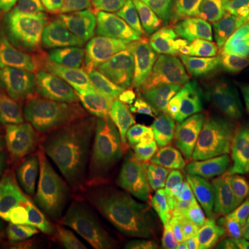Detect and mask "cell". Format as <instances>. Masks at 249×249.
Wrapping results in <instances>:
<instances>
[{"label": "cell", "mask_w": 249, "mask_h": 249, "mask_svg": "<svg viewBox=\"0 0 249 249\" xmlns=\"http://www.w3.org/2000/svg\"><path fill=\"white\" fill-rule=\"evenodd\" d=\"M169 109L170 101L162 94L133 93L101 100L96 118L130 133L160 136L166 130Z\"/></svg>", "instance_id": "obj_12"}, {"label": "cell", "mask_w": 249, "mask_h": 249, "mask_svg": "<svg viewBox=\"0 0 249 249\" xmlns=\"http://www.w3.org/2000/svg\"><path fill=\"white\" fill-rule=\"evenodd\" d=\"M188 18L196 22L232 25L249 9V0H183Z\"/></svg>", "instance_id": "obj_17"}, {"label": "cell", "mask_w": 249, "mask_h": 249, "mask_svg": "<svg viewBox=\"0 0 249 249\" xmlns=\"http://www.w3.org/2000/svg\"><path fill=\"white\" fill-rule=\"evenodd\" d=\"M96 35L89 25L49 28L19 22L4 43V65L18 83L46 103L76 100Z\"/></svg>", "instance_id": "obj_1"}, {"label": "cell", "mask_w": 249, "mask_h": 249, "mask_svg": "<svg viewBox=\"0 0 249 249\" xmlns=\"http://www.w3.org/2000/svg\"><path fill=\"white\" fill-rule=\"evenodd\" d=\"M191 249H229L217 230L206 234H194Z\"/></svg>", "instance_id": "obj_23"}, {"label": "cell", "mask_w": 249, "mask_h": 249, "mask_svg": "<svg viewBox=\"0 0 249 249\" xmlns=\"http://www.w3.org/2000/svg\"><path fill=\"white\" fill-rule=\"evenodd\" d=\"M37 0H0V27L19 22L32 10Z\"/></svg>", "instance_id": "obj_21"}, {"label": "cell", "mask_w": 249, "mask_h": 249, "mask_svg": "<svg viewBox=\"0 0 249 249\" xmlns=\"http://www.w3.org/2000/svg\"><path fill=\"white\" fill-rule=\"evenodd\" d=\"M193 248V237L190 232L173 231L162 235L160 238L145 242L134 249H191Z\"/></svg>", "instance_id": "obj_22"}, {"label": "cell", "mask_w": 249, "mask_h": 249, "mask_svg": "<svg viewBox=\"0 0 249 249\" xmlns=\"http://www.w3.org/2000/svg\"><path fill=\"white\" fill-rule=\"evenodd\" d=\"M85 9L98 25L114 27L121 25L129 0H82Z\"/></svg>", "instance_id": "obj_20"}, {"label": "cell", "mask_w": 249, "mask_h": 249, "mask_svg": "<svg viewBox=\"0 0 249 249\" xmlns=\"http://www.w3.org/2000/svg\"><path fill=\"white\" fill-rule=\"evenodd\" d=\"M46 229L62 249H134L176 231L157 205L114 204L67 191L53 198Z\"/></svg>", "instance_id": "obj_2"}, {"label": "cell", "mask_w": 249, "mask_h": 249, "mask_svg": "<svg viewBox=\"0 0 249 249\" xmlns=\"http://www.w3.org/2000/svg\"><path fill=\"white\" fill-rule=\"evenodd\" d=\"M73 124L88 136L89 142L119 154L142 170L152 183L191 178L180 160L176 145L169 139L130 133L89 115L73 119Z\"/></svg>", "instance_id": "obj_7"}, {"label": "cell", "mask_w": 249, "mask_h": 249, "mask_svg": "<svg viewBox=\"0 0 249 249\" xmlns=\"http://www.w3.org/2000/svg\"><path fill=\"white\" fill-rule=\"evenodd\" d=\"M73 118L25 90L3 64L0 67V134H27L68 144Z\"/></svg>", "instance_id": "obj_8"}, {"label": "cell", "mask_w": 249, "mask_h": 249, "mask_svg": "<svg viewBox=\"0 0 249 249\" xmlns=\"http://www.w3.org/2000/svg\"><path fill=\"white\" fill-rule=\"evenodd\" d=\"M116 36L139 61L168 83L181 79L188 71L194 39L181 19L124 27Z\"/></svg>", "instance_id": "obj_9"}, {"label": "cell", "mask_w": 249, "mask_h": 249, "mask_svg": "<svg viewBox=\"0 0 249 249\" xmlns=\"http://www.w3.org/2000/svg\"><path fill=\"white\" fill-rule=\"evenodd\" d=\"M216 230L229 249H249V206L234 196L227 199Z\"/></svg>", "instance_id": "obj_18"}, {"label": "cell", "mask_w": 249, "mask_h": 249, "mask_svg": "<svg viewBox=\"0 0 249 249\" xmlns=\"http://www.w3.org/2000/svg\"><path fill=\"white\" fill-rule=\"evenodd\" d=\"M183 0H129L122 27H137L178 17Z\"/></svg>", "instance_id": "obj_19"}, {"label": "cell", "mask_w": 249, "mask_h": 249, "mask_svg": "<svg viewBox=\"0 0 249 249\" xmlns=\"http://www.w3.org/2000/svg\"><path fill=\"white\" fill-rule=\"evenodd\" d=\"M172 222L191 234H206L217 229L226 198L198 184L193 178L152 183Z\"/></svg>", "instance_id": "obj_10"}, {"label": "cell", "mask_w": 249, "mask_h": 249, "mask_svg": "<svg viewBox=\"0 0 249 249\" xmlns=\"http://www.w3.org/2000/svg\"><path fill=\"white\" fill-rule=\"evenodd\" d=\"M232 29L249 40V9L235 24H232Z\"/></svg>", "instance_id": "obj_24"}, {"label": "cell", "mask_w": 249, "mask_h": 249, "mask_svg": "<svg viewBox=\"0 0 249 249\" xmlns=\"http://www.w3.org/2000/svg\"><path fill=\"white\" fill-rule=\"evenodd\" d=\"M25 249H62L57 244L55 245H43V247H37V248H25Z\"/></svg>", "instance_id": "obj_26"}, {"label": "cell", "mask_w": 249, "mask_h": 249, "mask_svg": "<svg viewBox=\"0 0 249 249\" xmlns=\"http://www.w3.org/2000/svg\"><path fill=\"white\" fill-rule=\"evenodd\" d=\"M247 100L249 80L204 71L184 75L170 96L168 139L178 147L227 109Z\"/></svg>", "instance_id": "obj_5"}, {"label": "cell", "mask_w": 249, "mask_h": 249, "mask_svg": "<svg viewBox=\"0 0 249 249\" xmlns=\"http://www.w3.org/2000/svg\"><path fill=\"white\" fill-rule=\"evenodd\" d=\"M82 0H37L22 22L49 28H75L89 22Z\"/></svg>", "instance_id": "obj_16"}, {"label": "cell", "mask_w": 249, "mask_h": 249, "mask_svg": "<svg viewBox=\"0 0 249 249\" xmlns=\"http://www.w3.org/2000/svg\"><path fill=\"white\" fill-rule=\"evenodd\" d=\"M0 178L36 204L53 199L71 183V148L46 137L0 134Z\"/></svg>", "instance_id": "obj_3"}, {"label": "cell", "mask_w": 249, "mask_h": 249, "mask_svg": "<svg viewBox=\"0 0 249 249\" xmlns=\"http://www.w3.org/2000/svg\"><path fill=\"white\" fill-rule=\"evenodd\" d=\"M237 199L241 201L242 204H245L247 206H249V180L244 184V186L241 187L240 190H238V193H237Z\"/></svg>", "instance_id": "obj_25"}, {"label": "cell", "mask_w": 249, "mask_h": 249, "mask_svg": "<svg viewBox=\"0 0 249 249\" xmlns=\"http://www.w3.org/2000/svg\"><path fill=\"white\" fill-rule=\"evenodd\" d=\"M71 183L79 194L114 204L150 206L160 202L152 181L142 170L89 140L72 145Z\"/></svg>", "instance_id": "obj_4"}, {"label": "cell", "mask_w": 249, "mask_h": 249, "mask_svg": "<svg viewBox=\"0 0 249 249\" xmlns=\"http://www.w3.org/2000/svg\"><path fill=\"white\" fill-rule=\"evenodd\" d=\"M193 67L230 78L249 80V40L234 29L206 22L193 27Z\"/></svg>", "instance_id": "obj_11"}, {"label": "cell", "mask_w": 249, "mask_h": 249, "mask_svg": "<svg viewBox=\"0 0 249 249\" xmlns=\"http://www.w3.org/2000/svg\"><path fill=\"white\" fill-rule=\"evenodd\" d=\"M47 229L36 202L0 180V247L37 248L47 245Z\"/></svg>", "instance_id": "obj_14"}, {"label": "cell", "mask_w": 249, "mask_h": 249, "mask_svg": "<svg viewBox=\"0 0 249 249\" xmlns=\"http://www.w3.org/2000/svg\"><path fill=\"white\" fill-rule=\"evenodd\" d=\"M169 86L139 61L118 36L93 47L83 73L85 93L94 98L133 93L163 94Z\"/></svg>", "instance_id": "obj_6"}, {"label": "cell", "mask_w": 249, "mask_h": 249, "mask_svg": "<svg viewBox=\"0 0 249 249\" xmlns=\"http://www.w3.org/2000/svg\"><path fill=\"white\" fill-rule=\"evenodd\" d=\"M193 139L227 166L249 178V100L227 109Z\"/></svg>", "instance_id": "obj_13"}, {"label": "cell", "mask_w": 249, "mask_h": 249, "mask_svg": "<svg viewBox=\"0 0 249 249\" xmlns=\"http://www.w3.org/2000/svg\"><path fill=\"white\" fill-rule=\"evenodd\" d=\"M176 148L188 176L226 199L237 196L249 180L248 176L227 166L196 139H188Z\"/></svg>", "instance_id": "obj_15"}]
</instances>
